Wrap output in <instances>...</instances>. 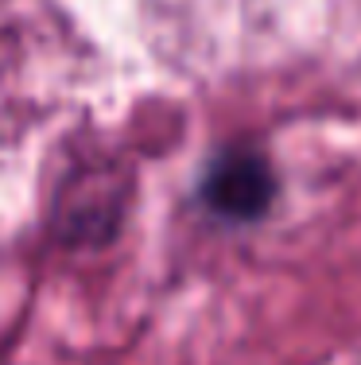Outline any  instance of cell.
<instances>
[{"mask_svg": "<svg viewBox=\"0 0 361 365\" xmlns=\"http://www.w3.org/2000/svg\"><path fill=\"white\" fill-rule=\"evenodd\" d=\"M276 198V175L261 152H221L202 175V202L229 222H253Z\"/></svg>", "mask_w": 361, "mask_h": 365, "instance_id": "cell-1", "label": "cell"}]
</instances>
